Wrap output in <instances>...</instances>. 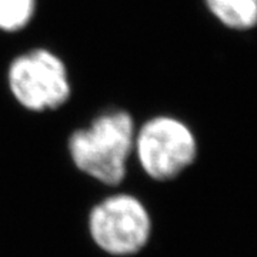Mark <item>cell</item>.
<instances>
[{
    "label": "cell",
    "instance_id": "3",
    "mask_svg": "<svg viewBox=\"0 0 257 257\" xmlns=\"http://www.w3.org/2000/svg\"><path fill=\"white\" fill-rule=\"evenodd\" d=\"M199 157V142L190 126L173 116H155L136 127L133 165L153 183H172Z\"/></svg>",
    "mask_w": 257,
    "mask_h": 257
},
{
    "label": "cell",
    "instance_id": "6",
    "mask_svg": "<svg viewBox=\"0 0 257 257\" xmlns=\"http://www.w3.org/2000/svg\"><path fill=\"white\" fill-rule=\"evenodd\" d=\"M36 9V0H0V30L18 32L26 28Z\"/></svg>",
    "mask_w": 257,
    "mask_h": 257
},
{
    "label": "cell",
    "instance_id": "5",
    "mask_svg": "<svg viewBox=\"0 0 257 257\" xmlns=\"http://www.w3.org/2000/svg\"><path fill=\"white\" fill-rule=\"evenodd\" d=\"M204 3L227 28L247 30L257 25V0H204Z\"/></svg>",
    "mask_w": 257,
    "mask_h": 257
},
{
    "label": "cell",
    "instance_id": "1",
    "mask_svg": "<svg viewBox=\"0 0 257 257\" xmlns=\"http://www.w3.org/2000/svg\"><path fill=\"white\" fill-rule=\"evenodd\" d=\"M136 127L128 111L101 113L67 136L64 149L70 165L107 190L120 189L133 165Z\"/></svg>",
    "mask_w": 257,
    "mask_h": 257
},
{
    "label": "cell",
    "instance_id": "4",
    "mask_svg": "<svg viewBox=\"0 0 257 257\" xmlns=\"http://www.w3.org/2000/svg\"><path fill=\"white\" fill-rule=\"evenodd\" d=\"M8 84L19 104L36 113L59 109L72 93L66 64L47 49H33L13 59Z\"/></svg>",
    "mask_w": 257,
    "mask_h": 257
},
{
    "label": "cell",
    "instance_id": "2",
    "mask_svg": "<svg viewBox=\"0 0 257 257\" xmlns=\"http://www.w3.org/2000/svg\"><path fill=\"white\" fill-rule=\"evenodd\" d=\"M153 217L136 193L116 189L103 194L86 214L92 244L109 257H133L142 253L153 236Z\"/></svg>",
    "mask_w": 257,
    "mask_h": 257
}]
</instances>
